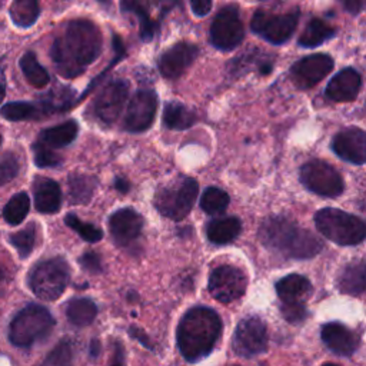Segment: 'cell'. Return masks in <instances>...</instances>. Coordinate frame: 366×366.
Here are the masks:
<instances>
[{"label": "cell", "instance_id": "836d02e7", "mask_svg": "<svg viewBox=\"0 0 366 366\" xmlns=\"http://www.w3.org/2000/svg\"><path fill=\"white\" fill-rule=\"evenodd\" d=\"M29 209H30L29 196H27V193L20 192V193L14 194L7 202V204L3 209V217L9 224L16 226V224L21 223L26 219V216L29 213Z\"/></svg>", "mask_w": 366, "mask_h": 366}, {"label": "cell", "instance_id": "7c38bea8", "mask_svg": "<svg viewBox=\"0 0 366 366\" xmlns=\"http://www.w3.org/2000/svg\"><path fill=\"white\" fill-rule=\"evenodd\" d=\"M267 347V330L264 322L257 316L243 317L233 335V350L243 357H252Z\"/></svg>", "mask_w": 366, "mask_h": 366}, {"label": "cell", "instance_id": "8d00e7d4", "mask_svg": "<svg viewBox=\"0 0 366 366\" xmlns=\"http://www.w3.org/2000/svg\"><path fill=\"white\" fill-rule=\"evenodd\" d=\"M64 223L70 229H73L86 242L94 243V242H99L103 237V232L99 227H96L92 223H86V222L80 220L76 214H67L64 217Z\"/></svg>", "mask_w": 366, "mask_h": 366}, {"label": "cell", "instance_id": "ba28073f", "mask_svg": "<svg viewBox=\"0 0 366 366\" xmlns=\"http://www.w3.org/2000/svg\"><path fill=\"white\" fill-rule=\"evenodd\" d=\"M299 17V9H293L292 11L283 14H270L266 10H257L250 20V29L256 34L262 36L266 41L279 46L292 37Z\"/></svg>", "mask_w": 366, "mask_h": 366}, {"label": "cell", "instance_id": "ab89813d", "mask_svg": "<svg viewBox=\"0 0 366 366\" xmlns=\"http://www.w3.org/2000/svg\"><path fill=\"white\" fill-rule=\"evenodd\" d=\"M19 170H20L19 157L14 153L7 152L0 160V186L11 182L17 176Z\"/></svg>", "mask_w": 366, "mask_h": 366}, {"label": "cell", "instance_id": "52a82bcc", "mask_svg": "<svg viewBox=\"0 0 366 366\" xmlns=\"http://www.w3.org/2000/svg\"><path fill=\"white\" fill-rule=\"evenodd\" d=\"M69 264L61 257H53L37 263L29 274L31 292L41 300L59 299L70 279Z\"/></svg>", "mask_w": 366, "mask_h": 366}, {"label": "cell", "instance_id": "4316f807", "mask_svg": "<svg viewBox=\"0 0 366 366\" xmlns=\"http://www.w3.org/2000/svg\"><path fill=\"white\" fill-rule=\"evenodd\" d=\"M9 14L16 27L29 29L40 16V0H11Z\"/></svg>", "mask_w": 366, "mask_h": 366}, {"label": "cell", "instance_id": "d6a6232c", "mask_svg": "<svg viewBox=\"0 0 366 366\" xmlns=\"http://www.w3.org/2000/svg\"><path fill=\"white\" fill-rule=\"evenodd\" d=\"M69 197L73 204L79 203H87L92 196L96 186V180L90 176L84 174H73L69 177Z\"/></svg>", "mask_w": 366, "mask_h": 366}, {"label": "cell", "instance_id": "4dcf8cb0", "mask_svg": "<svg viewBox=\"0 0 366 366\" xmlns=\"http://www.w3.org/2000/svg\"><path fill=\"white\" fill-rule=\"evenodd\" d=\"M19 66L21 69L23 76L26 77L27 83L31 84L36 89H43L49 84L50 81V74L47 70L39 63L36 54L33 51H26L20 60Z\"/></svg>", "mask_w": 366, "mask_h": 366}, {"label": "cell", "instance_id": "f6af8a7d", "mask_svg": "<svg viewBox=\"0 0 366 366\" xmlns=\"http://www.w3.org/2000/svg\"><path fill=\"white\" fill-rule=\"evenodd\" d=\"M154 3L159 7V10L162 11V14H166L173 7H176L180 3V0H154Z\"/></svg>", "mask_w": 366, "mask_h": 366}, {"label": "cell", "instance_id": "44dd1931", "mask_svg": "<svg viewBox=\"0 0 366 366\" xmlns=\"http://www.w3.org/2000/svg\"><path fill=\"white\" fill-rule=\"evenodd\" d=\"M33 193H34V206L37 212L51 214L59 212L61 206V190L60 186L49 179L39 176L33 183Z\"/></svg>", "mask_w": 366, "mask_h": 366}, {"label": "cell", "instance_id": "f546056e", "mask_svg": "<svg viewBox=\"0 0 366 366\" xmlns=\"http://www.w3.org/2000/svg\"><path fill=\"white\" fill-rule=\"evenodd\" d=\"M335 29L322 19H312L302 31L297 43L302 47H316L335 36Z\"/></svg>", "mask_w": 366, "mask_h": 366}, {"label": "cell", "instance_id": "74e56055", "mask_svg": "<svg viewBox=\"0 0 366 366\" xmlns=\"http://www.w3.org/2000/svg\"><path fill=\"white\" fill-rule=\"evenodd\" d=\"M39 366H73V347L67 340H61Z\"/></svg>", "mask_w": 366, "mask_h": 366}, {"label": "cell", "instance_id": "db71d44e", "mask_svg": "<svg viewBox=\"0 0 366 366\" xmlns=\"http://www.w3.org/2000/svg\"><path fill=\"white\" fill-rule=\"evenodd\" d=\"M0 144H1V134H0Z\"/></svg>", "mask_w": 366, "mask_h": 366}, {"label": "cell", "instance_id": "d4e9b609", "mask_svg": "<svg viewBox=\"0 0 366 366\" xmlns=\"http://www.w3.org/2000/svg\"><path fill=\"white\" fill-rule=\"evenodd\" d=\"M79 126L74 120H67L53 127L40 132L37 142L50 149H60L69 146L77 136Z\"/></svg>", "mask_w": 366, "mask_h": 366}, {"label": "cell", "instance_id": "30bf717a", "mask_svg": "<svg viewBox=\"0 0 366 366\" xmlns=\"http://www.w3.org/2000/svg\"><path fill=\"white\" fill-rule=\"evenodd\" d=\"M244 37V29L236 6L223 7L210 26L212 44L223 51L236 49Z\"/></svg>", "mask_w": 366, "mask_h": 366}, {"label": "cell", "instance_id": "5b68a950", "mask_svg": "<svg viewBox=\"0 0 366 366\" xmlns=\"http://www.w3.org/2000/svg\"><path fill=\"white\" fill-rule=\"evenodd\" d=\"M315 224L320 234L340 246L359 244L366 234V227L360 217L333 207L316 212Z\"/></svg>", "mask_w": 366, "mask_h": 366}, {"label": "cell", "instance_id": "e575fe53", "mask_svg": "<svg viewBox=\"0 0 366 366\" xmlns=\"http://www.w3.org/2000/svg\"><path fill=\"white\" fill-rule=\"evenodd\" d=\"M229 200V194L223 189L210 186L202 194L200 207L209 214H219L226 210Z\"/></svg>", "mask_w": 366, "mask_h": 366}, {"label": "cell", "instance_id": "5bb4252c", "mask_svg": "<svg viewBox=\"0 0 366 366\" xmlns=\"http://www.w3.org/2000/svg\"><path fill=\"white\" fill-rule=\"evenodd\" d=\"M333 66L335 61L329 54H309L292 64L290 76L299 89H310L322 81L332 71Z\"/></svg>", "mask_w": 366, "mask_h": 366}, {"label": "cell", "instance_id": "7a4b0ae2", "mask_svg": "<svg viewBox=\"0 0 366 366\" xmlns=\"http://www.w3.org/2000/svg\"><path fill=\"white\" fill-rule=\"evenodd\" d=\"M222 319L217 312L206 306L187 310L177 326V346L187 362H197L207 356L222 335Z\"/></svg>", "mask_w": 366, "mask_h": 366}, {"label": "cell", "instance_id": "6da1fadb", "mask_svg": "<svg viewBox=\"0 0 366 366\" xmlns=\"http://www.w3.org/2000/svg\"><path fill=\"white\" fill-rule=\"evenodd\" d=\"M102 51V34L99 27L86 19L67 23L64 31L57 36L50 49L51 61L57 73L73 79L84 73Z\"/></svg>", "mask_w": 366, "mask_h": 366}, {"label": "cell", "instance_id": "1f68e13d", "mask_svg": "<svg viewBox=\"0 0 366 366\" xmlns=\"http://www.w3.org/2000/svg\"><path fill=\"white\" fill-rule=\"evenodd\" d=\"M0 116L9 122L34 120L43 117V112L39 103L31 102H10L1 106Z\"/></svg>", "mask_w": 366, "mask_h": 366}, {"label": "cell", "instance_id": "f35d334b", "mask_svg": "<svg viewBox=\"0 0 366 366\" xmlns=\"http://www.w3.org/2000/svg\"><path fill=\"white\" fill-rule=\"evenodd\" d=\"M33 153H34V163L39 167H57L63 162L61 157L53 152V149L46 147L39 142L33 144Z\"/></svg>", "mask_w": 366, "mask_h": 366}, {"label": "cell", "instance_id": "7dc6e473", "mask_svg": "<svg viewBox=\"0 0 366 366\" xmlns=\"http://www.w3.org/2000/svg\"><path fill=\"white\" fill-rule=\"evenodd\" d=\"M130 333L134 336V339H139V340H140V342H142L144 346H147V347H150V349H152L150 343H149V342L144 339L146 336H144V335H142V332H140L139 329H134V327H132V329H130Z\"/></svg>", "mask_w": 366, "mask_h": 366}, {"label": "cell", "instance_id": "c3c4849f", "mask_svg": "<svg viewBox=\"0 0 366 366\" xmlns=\"http://www.w3.org/2000/svg\"><path fill=\"white\" fill-rule=\"evenodd\" d=\"M99 352H100V343H99L97 339H93V340L90 342V355H92L93 357H97Z\"/></svg>", "mask_w": 366, "mask_h": 366}, {"label": "cell", "instance_id": "e0dca14e", "mask_svg": "<svg viewBox=\"0 0 366 366\" xmlns=\"http://www.w3.org/2000/svg\"><path fill=\"white\" fill-rule=\"evenodd\" d=\"M332 149L340 159L360 166L366 162V134L359 127L343 129L333 137Z\"/></svg>", "mask_w": 366, "mask_h": 366}, {"label": "cell", "instance_id": "9c48e42d", "mask_svg": "<svg viewBox=\"0 0 366 366\" xmlns=\"http://www.w3.org/2000/svg\"><path fill=\"white\" fill-rule=\"evenodd\" d=\"M300 182L310 192L325 197H336L345 189L340 173L332 164L319 159L309 160L300 167Z\"/></svg>", "mask_w": 366, "mask_h": 366}, {"label": "cell", "instance_id": "cb8c5ba5", "mask_svg": "<svg viewBox=\"0 0 366 366\" xmlns=\"http://www.w3.org/2000/svg\"><path fill=\"white\" fill-rule=\"evenodd\" d=\"M242 232V222L234 216L213 219L206 226L207 239L214 244H226L233 242Z\"/></svg>", "mask_w": 366, "mask_h": 366}, {"label": "cell", "instance_id": "681fc988", "mask_svg": "<svg viewBox=\"0 0 366 366\" xmlns=\"http://www.w3.org/2000/svg\"><path fill=\"white\" fill-rule=\"evenodd\" d=\"M4 96H6V90H4V87L0 84V103L3 102V99H4Z\"/></svg>", "mask_w": 366, "mask_h": 366}, {"label": "cell", "instance_id": "816d5d0a", "mask_svg": "<svg viewBox=\"0 0 366 366\" xmlns=\"http://www.w3.org/2000/svg\"><path fill=\"white\" fill-rule=\"evenodd\" d=\"M323 366H337V365H335V363H325Z\"/></svg>", "mask_w": 366, "mask_h": 366}, {"label": "cell", "instance_id": "2e32d148", "mask_svg": "<svg viewBox=\"0 0 366 366\" xmlns=\"http://www.w3.org/2000/svg\"><path fill=\"white\" fill-rule=\"evenodd\" d=\"M197 53L199 49L196 44L186 41L176 43L160 56L157 61L159 71L166 79H177L196 60Z\"/></svg>", "mask_w": 366, "mask_h": 366}, {"label": "cell", "instance_id": "7bdbcfd3", "mask_svg": "<svg viewBox=\"0 0 366 366\" xmlns=\"http://www.w3.org/2000/svg\"><path fill=\"white\" fill-rule=\"evenodd\" d=\"M212 6H213V0H190L192 11L199 17L209 14V11L212 10Z\"/></svg>", "mask_w": 366, "mask_h": 366}, {"label": "cell", "instance_id": "8fae6325", "mask_svg": "<svg viewBox=\"0 0 366 366\" xmlns=\"http://www.w3.org/2000/svg\"><path fill=\"white\" fill-rule=\"evenodd\" d=\"M247 286L244 272L232 264H222L213 269L209 277L210 295L223 303H232L240 299Z\"/></svg>", "mask_w": 366, "mask_h": 366}, {"label": "cell", "instance_id": "277c9868", "mask_svg": "<svg viewBox=\"0 0 366 366\" xmlns=\"http://www.w3.org/2000/svg\"><path fill=\"white\" fill-rule=\"evenodd\" d=\"M53 326L51 313L41 305L30 303L13 317L9 326V340L17 347H29L46 339Z\"/></svg>", "mask_w": 366, "mask_h": 366}, {"label": "cell", "instance_id": "b9f144b4", "mask_svg": "<svg viewBox=\"0 0 366 366\" xmlns=\"http://www.w3.org/2000/svg\"><path fill=\"white\" fill-rule=\"evenodd\" d=\"M79 263L81 264V267L90 273H100L103 270V266H102V260L99 257L97 253L94 252H87L84 253L80 259H79Z\"/></svg>", "mask_w": 366, "mask_h": 366}, {"label": "cell", "instance_id": "9a60e30c", "mask_svg": "<svg viewBox=\"0 0 366 366\" xmlns=\"http://www.w3.org/2000/svg\"><path fill=\"white\" fill-rule=\"evenodd\" d=\"M129 96V83L123 79L109 81L94 102V114L106 124L117 120Z\"/></svg>", "mask_w": 366, "mask_h": 366}, {"label": "cell", "instance_id": "83f0119b", "mask_svg": "<svg viewBox=\"0 0 366 366\" xmlns=\"http://www.w3.org/2000/svg\"><path fill=\"white\" fill-rule=\"evenodd\" d=\"M196 122V114L179 102H167L163 109V123L173 130L189 129Z\"/></svg>", "mask_w": 366, "mask_h": 366}, {"label": "cell", "instance_id": "f1b7e54d", "mask_svg": "<svg viewBox=\"0 0 366 366\" xmlns=\"http://www.w3.org/2000/svg\"><path fill=\"white\" fill-rule=\"evenodd\" d=\"M97 315V306L92 299L76 297L67 303L66 316L67 320L79 327L90 325Z\"/></svg>", "mask_w": 366, "mask_h": 366}, {"label": "cell", "instance_id": "ffe728a7", "mask_svg": "<svg viewBox=\"0 0 366 366\" xmlns=\"http://www.w3.org/2000/svg\"><path fill=\"white\" fill-rule=\"evenodd\" d=\"M362 87V76L353 67H346L336 73L326 86V96L333 102H352Z\"/></svg>", "mask_w": 366, "mask_h": 366}, {"label": "cell", "instance_id": "d590c367", "mask_svg": "<svg viewBox=\"0 0 366 366\" xmlns=\"http://www.w3.org/2000/svg\"><path fill=\"white\" fill-rule=\"evenodd\" d=\"M36 234H37L36 224L30 223L24 229H21L16 233H11L9 236V242L19 252L21 259L27 257L33 252V247L36 243Z\"/></svg>", "mask_w": 366, "mask_h": 366}, {"label": "cell", "instance_id": "484cf974", "mask_svg": "<svg viewBox=\"0 0 366 366\" xmlns=\"http://www.w3.org/2000/svg\"><path fill=\"white\" fill-rule=\"evenodd\" d=\"M365 280H366V269L365 262L359 260L357 263H350L339 274L337 286L342 293L360 296L365 292Z\"/></svg>", "mask_w": 366, "mask_h": 366}, {"label": "cell", "instance_id": "7402d4cb", "mask_svg": "<svg viewBox=\"0 0 366 366\" xmlns=\"http://www.w3.org/2000/svg\"><path fill=\"white\" fill-rule=\"evenodd\" d=\"M120 9L122 11L132 13L137 17L140 39L143 41H149L156 36L159 24L150 16L149 0H120Z\"/></svg>", "mask_w": 366, "mask_h": 366}, {"label": "cell", "instance_id": "60d3db41", "mask_svg": "<svg viewBox=\"0 0 366 366\" xmlns=\"http://www.w3.org/2000/svg\"><path fill=\"white\" fill-rule=\"evenodd\" d=\"M280 312L283 317L290 323H300L307 316L306 307L300 302H282Z\"/></svg>", "mask_w": 366, "mask_h": 366}, {"label": "cell", "instance_id": "d6986e66", "mask_svg": "<svg viewBox=\"0 0 366 366\" xmlns=\"http://www.w3.org/2000/svg\"><path fill=\"white\" fill-rule=\"evenodd\" d=\"M320 336L323 343L339 356H350L359 347L357 335L339 322L323 325Z\"/></svg>", "mask_w": 366, "mask_h": 366}, {"label": "cell", "instance_id": "bcb514c9", "mask_svg": "<svg viewBox=\"0 0 366 366\" xmlns=\"http://www.w3.org/2000/svg\"><path fill=\"white\" fill-rule=\"evenodd\" d=\"M114 187L122 192V193H127L129 192V182L123 177H116L114 180Z\"/></svg>", "mask_w": 366, "mask_h": 366}, {"label": "cell", "instance_id": "603a6c76", "mask_svg": "<svg viewBox=\"0 0 366 366\" xmlns=\"http://www.w3.org/2000/svg\"><path fill=\"white\" fill-rule=\"evenodd\" d=\"M274 287L282 302H300V303H303V300L309 297L313 290L310 282L305 276L296 274V273L282 277Z\"/></svg>", "mask_w": 366, "mask_h": 366}, {"label": "cell", "instance_id": "f5cc1de1", "mask_svg": "<svg viewBox=\"0 0 366 366\" xmlns=\"http://www.w3.org/2000/svg\"><path fill=\"white\" fill-rule=\"evenodd\" d=\"M112 366H122V363H119V362H116L114 365H112Z\"/></svg>", "mask_w": 366, "mask_h": 366}, {"label": "cell", "instance_id": "3957f363", "mask_svg": "<svg viewBox=\"0 0 366 366\" xmlns=\"http://www.w3.org/2000/svg\"><path fill=\"white\" fill-rule=\"evenodd\" d=\"M260 242L270 250L290 259H310L322 247V240L285 216L266 219L259 229Z\"/></svg>", "mask_w": 366, "mask_h": 366}, {"label": "cell", "instance_id": "8992f818", "mask_svg": "<svg viewBox=\"0 0 366 366\" xmlns=\"http://www.w3.org/2000/svg\"><path fill=\"white\" fill-rule=\"evenodd\" d=\"M199 184L189 176H180L172 183L157 189L154 194V207L160 214L172 220L184 219L192 210Z\"/></svg>", "mask_w": 366, "mask_h": 366}, {"label": "cell", "instance_id": "4fadbf2b", "mask_svg": "<svg viewBox=\"0 0 366 366\" xmlns=\"http://www.w3.org/2000/svg\"><path fill=\"white\" fill-rule=\"evenodd\" d=\"M157 94L152 89H140L130 99L123 126L130 133L147 130L156 117Z\"/></svg>", "mask_w": 366, "mask_h": 366}, {"label": "cell", "instance_id": "ee69618b", "mask_svg": "<svg viewBox=\"0 0 366 366\" xmlns=\"http://www.w3.org/2000/svg\"><path fill=\"white\" fill-rule=\"evenodd\" d=\"M340 3L350 14H359L363 10V0H340Z\"/></svg>", "mask_w": 366, "mask_h": 366}, {"label": "cell", "instance_id": "ac0fdd59", "mask_svg": "<svg viewBox=\"0 0 366 366\" xmlns=\"http://www.w3.org/2000/svg\"><path fill=\"white\" fill-rule=\"evenodd\" d=\"M109 229L113 240L120 244H129L134 242L143 229V217L130 207L119 209L109 219Z\"/></svg>", "mask_w": 366, "mask_h": 366}, {"label": "cell", "instance_id": "f907efd6", "mask_svg": "<svg viewBox=\"0 0 366 366\" xmlns=\"http://www.w3.org/2000/svg\"><path fill=\"white\" fill-rule=\"evenodd\" d=\"M6 277V272H4V267L0 264V280H3Z\"/></svg>", "mask_w": 366, "mask_h": 366}]
</instances>
